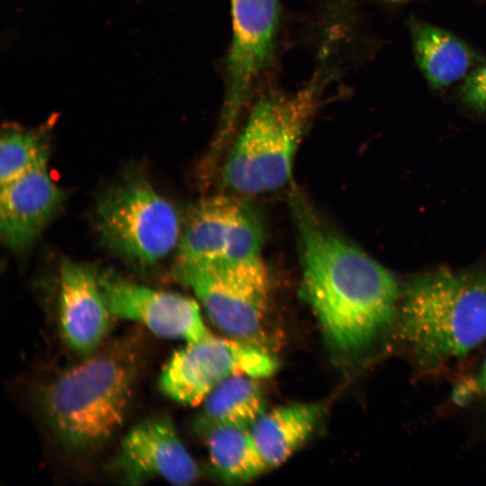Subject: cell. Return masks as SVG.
Instances as JSON below:
<instances>
[{
	"instance_id": "cell-15",
	"label": "cell",
	"mask_w": 486,
	"mask_h": 486,
	"mask_svg": "<svg viewBox=\"0 0 486 486\" xmlns=\"http://www.w3.org/2000/svg\"><path fill=\"white\" fill-rule=\"evenodd\" d=\"M322 403H292L264 413L250 428L252 439L267 468L284 463L312 434Z\"/></svg>"
},
{
	"instance_id": "cell-10",
	"label": "cell",
	"mask_w": 486,
	"mask_h": 486,
	"mask_svg": "<svg viewBox=\"0 0 486 486\" xmlns=\"http://www.w3.org/2000/svg\"><path fill=\"white\" fill-rule=\"evenodd\" d=\"M98 280L112 317L139 322L158 336L187 343L212 336L198 303L189 297L135 284L112 271L98 274Z\"/></svg>"
},
{
	"instance_id": "cell-13",
	"label": "cell",
	"mask_w": 486,
	"mask_h": 486,
	"mask_svg": "<svg viewBox=\"0 0 486 486\" xmlns=\"http://www.w3.org/2000/svg\"><path fill=\"white\" fill-rule=\"evenodd\" d=\"M59 273L61 333L67 345L86 358L101 347L112 315L92 268L64 258Z\"/></svg>"
},
{
	"instance_id": "cell-9",
	"label": "cell",
	"mask_w": 486,
	"mask_h": 486,
	"mask_svg": "<svg viewBox=\"0 0 486 486\" xmlns=\"http://www.w3.org/2000/svg\"><path fill=\"white\" fill-rule=\"evenodd\" d=\"M263 230L246 201L214 195L199 202L182 228L174 267L261 256Z\"/></svg>"
},
{
	"instance_id": "cell-2",
	"label": "cell",
	"mask_w": 486,
	"mask_h": 486,
	"mask_svg": "<svg viewBox=\"0 0 486 486\" xmlns=\"http://www.w3.org/2000/svg\"><path fill=\"white\" fill-rule=\"evenodd\" d=\"M140 359L138 341H114L46 384L40 405L60 443L86 452L101 446L120 428Z\"/></svg>"
},
{
	"instance_id": "cell-7",
	"label": "cell",
	"mask_w": 486,
	"mask_h": 486,
	"mask_svg": "<svg viewBox=\"0 0 486 486\" xmlns=\"http://www.w3.org/2000/svg\"><path fill=\"white\" fill-rule=\"evenodd\" d=\"M231 42L213 153L220 156L274 54L279 22L277 0H230Z\"/></svg>"
},
{
	"instance_id": "cell-5",
	"label": "cell",
	"mask_w": 486,
	"mask_h": 486,
	"mask_svg": "<svg viewBox=\"0 0 486 486\" xmlns=\"http://www.w3.org/2000/svg\"><path fill=\"white\" fill-rule=\"evenodd\" d=\"M97 225L108 248L140 269L156 266L177 248L182 232L175 206L140 175L103 194Z\"/></svg>"
},
{
	"instance_id": "cell-18",
	"label": "cell",
	"mask_w": 486,
	"mask_h": 486,
	"mask_svg": "<svg viewBox=\"0 0 486 486\" xmlns=\"http://www.w3.org/2000/svg\"><path fill=\"white\" fill-rule=\"evenodd\" d=\"M49 157L43 131L6 128L0 140V183H9Z\"/></svg>"
},
{
	"instance_id": "cell-3",
	"label": "cell",
	"mask_w": 486,
	"mask_h": 486,
	"mask_svg": "<svg viewBox=\"0 0 486 486\" xmlns=\"http://www.w3.org/2000/svg\"><path fill=\"white\" fill-rule=\"evenodd\" d=\"M392 328L425 367L465 356L486 339V274L437 269L411 278Z\"/></svg>"
},
{
	"instance_id": "cell-6",
	"label": "cell",
	"mask_w": 486,
	"mask_h": 486,
	"mask_svg": "<svg viewBox=\"0 0 486 486\" xmlns=\"http://www.w3.org/2000/svg\"><path fill=\"white\" fill-rule=\"evenodd\" d=\"M174 276L194 292L220 329L261 347L272 294L271 277L261 256L174 267Z\"/></svg>"
},
{
	"instance_id": "cell-20",
	"label": "cell",
	"mask_w": 486,
	"mask_h": 486,
	"mask_svg": "<svg viewBox=\"0 0 486 486\" xmlns=\"http://www.w3.org/2000/svg\"><path fill=\"white\" fill-rule=\"evenodd\" d=\"M464 392L456 394L457 400H465L468 395H480L486 397V356L478 374L472 378L469 385H464Z\"/></svg>"
},
{
	"instance_id": "cell-17",
	"label": "cell",
	"mask_w": 486,
	"mask_h": 486,
	"mask_svg": "<svg viewBox=\"0 0 486 486\" xmlns=\"http://www.w3.org/2000/svg\"><path fill=\"white\" fill-rule=\"evenodd\" d=\"M214 471L230 483H246L268 468L252 439L250 430L217 427L206 434Z\"/></svg>"
},
{
	"instance_id": "cell-4",
	"label": "cell",
	"mask_w": 486,
	"mask_h": 486,
	"mask_svg": "<svg viewBox=\"0 0 486 486\" xmlns=\"http://www.w3.org/2000/svg\"><path fill=\"white\" fill-rule=\"evenodd\" d=\"M327 83L326 72L319 71L294 93L274 90L256 99L224 162L221 177L229 189L258 194L287 184Z\"/></svg>"
},
{
	"instance_id": "cell-8",
	"label": "cell",
	"mask_w": 486,
	"mask_h": 486,
	"mask_svg": "<svg viewBox=\"0 0 486 486\" xmlns=\"http://www.w3.org/2000/svg\"><path fill=\"white\" fill-rule=\"evenodd\" d=\"M277 366L274 356L260 346L212 335L174 352L160 374L158 385L170 399L197 405L232 376L266 378Z\"/></svg>"
},
{
	"instance_id": "cell-16",
	"label": "cell",
	"mask_w": 486,
	"mask_h": 486,
	"mask_svg": "<svg viewBox=\"0 0 486 486\" xmlns=\"http://www.w3.org/2000/svg\"><path fill=\"white\" fill-rule=\"evenodd\" d=\"M257 379L235 375L217 386L204 400L195 429L203 436L217 427L250 429L265 413L266 400Z\"/></svg>"
},
{
	"instance_id": "cell-11",
	"label": "cell",
	"mask_w": 486,
	"mask_h": 486,
	"mask_svg": "<svg viewBox=\"0 0 486 486\" xmlns=\"http://www.w3.org/2000/svg\"><path fill=\"white\" fill-rule=\"evenodd\" d=\"M115 465L130 484L163 479L175 485H188L198 477L195 462L166 416L152 417L134 426L121 443Z\"/></svg>"
},
{
	"instance_id": "cell-1",
	"label": "cell",
	"mask_w": 486,
	"mask_h": 486,
	"mask_svg": "<svg viewBox=\"0 0 486 486\" xmlns=\"http://www.w3.org/2000/svg\"><path fill=\"white\" fill-rule=\"evenodd\" d=\"M302 266L300 292L331 347L346 355L392 328L400 298L394 277L329 226L297 190L290 196Z\"/></svg>"
},
{
	"instance_id": "cell-19",
	"label": "cell",
	"mask_w": 486,
	"mask_h": 486,
	"mask_svg": "<svg viewBox=\"0 0 486 486\" xmlns=\"http://www.w3.org/2000/svg\"><path fill=\"white\" fill-rule=\"evenodd\" d=\"M460 94L464 103L470 107L486 112V62L475 67L463 79Z\"/></svg>"
},
{
	"instance_id": "cell-12",
	"label": "cell",
	"mask_w": 486,
	"mask_h": 486,
	"mask_svg": "<svg viewBox=\"0 0 486 486\" xmlns=\"http://www.w3.org/2000/svg\"><path fill=\"white\" fill-rule=\"evenodd\" d=\"M48 160L44 158L25 174L1 184V236L14 251H22L36 240L65 199L49 174Z\"/></svg>"
},
{
	"instance_id": "cell-14",
	"label": "cell",
	"mask_w": 486,
	"mask_h": 486,
	"mask_svg": "<svg viewBox=\"0 0 486 486\" xmlns=\"http://www.w3.org/2000/svg\"><path fill=\"white\" fill-rule=\"evenodd\" d=\"M409 28L417 65L435 90L464 79L483 62L470 45L443 28L416 18L410 19Z\"/></svg>"
},
{
	"instance_id": "cell-21",
	"label": "cell",
	"mask_w": 486,
	"mask_h": 486,
	"mask_svg": "<svg viewBox=\"0 0 486 486\" xmlns=\"http://www.w3.org/2000/svg\"><path fill=\"white\" fill-rule=\"evenodd\" d=\"M389 3H392V4H399V3H402V2H406L408 0H385Z\"/></svg>"
}]
</instances>
